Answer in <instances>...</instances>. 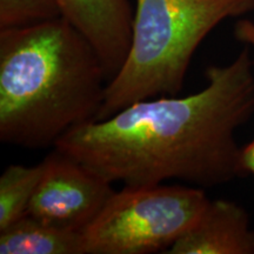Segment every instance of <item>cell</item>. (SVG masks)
I'll list each match as a JSON object with an SVG mask.
<instances>
[{"instance_id":"12","label":"cell","mask_w":254,"mask_h":254,"mask_svg":"<svg viewBox=\"0 0 254 254\" xmlns=\"http://www.w3.org/2000/svg\"><path fill=\"white\" fill-rule=\"evenodd\" d=\"M241 166L244 173L252 174L254 177V139L241 151Z\"/></svg>"},{"instance_id":"1","label":"cell","mask_w":254,"mask_h":254,"mask_svg":"<svg viewBox=\"0 0 254 254\" xmlns=\"http://www.w3.org/2000/svg\"><path fill=\"white\" fill-rule=\"evenodd\" d=\"M196 93L136 101L106 119L64 134L53 148L110 183L155 185L179 180L213 187L243 176L236 133L254 114V67L249 49L206 69Z\"/></svg>"},{"instance_id":"3","label":"cell","mask_w":254,"mask_h":254,"mask_svg":"<svg viewBox=\"0 0 254 254\" xmlns=\"http://www.w3.org/2000/svg\"><path fill=\"white\" fill-rule=\"evenodd\" d=\"M254 11V0H136L125 63L107 82L98 119L136 101L183 90L190 60L228 18Z\"/></svg>"},{"instance_id":"9","label":"cell","mask_w":254,"mask_h":254,"mask_svg":"<svg viewBox=\"0 0 254 254\" xmlns=\"http://www.w3.org/2000/svg\"><path fill=\"white\" fill-rule=\"evenodd\" d=\"M43 171V161L34 166L13 164L5 168L0 177V231L27 214Z\"/></svg>"},{"instance_id":"8","label":"cell","mask_w":254,"mask_h":254,"mask_svg":"<svg viewBox=\"0 0 254 254\" xmlns=\"http://www.w3.org/2000/svg\"><path fill=\"white\" fill-rule=\"evenodd\" d=\"M1 254H82L81 232L24 215L0 231Z\"/></svg>"},{"instance_id":"6","label":"cell","mask_w":254,"mask_h":254,"mask_svg":"<svg viewBox=\"0 0 254 254\" xmlns=\"http://www.w3.org/2000/svg\"><path fill=\"white\" fill-rule=\"evenodd\" d=\"M62 17L86 38L100 57L109 81L125 63L132 39L128 0H57Z\"/></svg>"},{"instance_id":"2","label":"cell","mask_w":254,"mask_h":254,"mask_svg":"<svg viewBox=\"0 0 254 254\" xmlns=\"http://www.w3.org/2000/svg\"><path fill=\"white\" fill-rule=\"evenodd\" d=\"M109 77L100 57L63 17L0 30V140L55 147L98 119Z\"/></svg>"},{"instance_id":"4","label":"cell","mask_w":254,"mask_h":254,"mask_svg":"<svg viewBox=\"0 0 254 254\" xmlns=\"http://www.w3.org/2000/svg\"><path fill=\"white\" fill-rule=\"evenodd\" d=\"M208 201L204 189L192 185H125L81 231V252L166 253L198 220Z\"/></svg>"},{"instance_id":"5","label":"cell","mask_w":254,"mask_h":254,"mask_svg":"<svg viewBox=\"0 0 254 254\" xmlns=\"http://www.w3.org/2000/svg\"><path fill=\"white\" fill-rule=\"evenodd\" d=\"M43 165L27 215L49 224L84 231L116 192L112 183L56 148Z\"/></svg>"},{"instance_id":"10","label":"cell","mask_w":254,"mask_h":254,"mask_svg":"<svg viewBox=\"0 0 254 254\" xmlns=\"http://www.w3.org/2000/svg\"><path fill=\"white\" fill-rule=\"evenodd\" d=\"M60 17L57 0H0V30L26 27Z\"/></svg>"},{"instance_id":"7","label":"cell","mask_w":254,"mask_h":254,"mask_svg":"<svg viewBox=\"0 0 254 254\" xmlns=\"http://www.w3.org/2000/svg\"><path fill=\"white\" fill-rule=\"evenodd\" d=\"M166 253L254 254L250 215L231 200H209L198 220Z\"/></svg>"},{"instance_id":"11","label":"cell","mask_w":254,"mask_h":254,"mask_svg":"<svg viewBox=\"0 0 254 254\" xmlns=\"http://www.w3.org/2000/svg\"><path fill=\"white\" fill-rule=\"evenodd\" d=\"M234 36L240 43L246 44L254 50V23L249 19H241L234 28ZM254 67V59H253Z\"/></svg>"}]
</instances>
